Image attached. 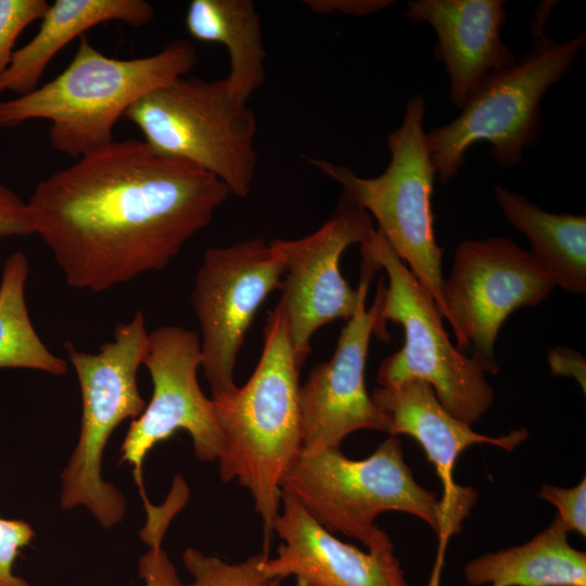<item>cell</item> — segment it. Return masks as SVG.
I'll return each mask as SVG.
<instances>
[{
  "instance_id": "6da1fadb",
  "label": "cell",
  "mask_w": 586,
  "mask_h": 586,
  "mask_svg": "<svg viewBox=\"0 0 586 586\" xmlns=\"http://www.w3.org/2000/svg\"><path fill=\"white\" fill-rule=\"evenodd\" d=\"M229 195L212 174L128 139L46 177L26 202L66 283L104 292L166 268Z\"/></svg>"
},
{
  "instance_id": "7a4b0ae2",
  "label": "cell",
  "mask_w": 586,
  "mask_h": 586,
  "mask_svg": "<svg viewBox=\"0 0 586 586\" xmlns=\"http://www.w3.org/2000/svg\"><path fill=\"white\" fill-rule=\"evenodd\" d=\"M280 487L330 533L355 538L368 551L394 548L374 523L380 513L400 511L420 518L440 539L429 586H438L447 540L462 528L437 494L415 480L402 443L393 435L360 460L344 456L340 448L301 453Z\"/></svg>"
},
{
  "instance_id": "3957f363",
  "label": "cell",
  "mask_w": 586,
  "mask_h": 586,
  "mask_svg": "<svg viewBox=\"0 0 586 586\" xmlns=\"http://www.w3.org/2000/svg\"><path fill=\"white\" fill-rule=\"evenodd\" d=\"M196 60L194 47L183 39L155 54L122 60L105 55L84 35L55 78L29 93L0 100V128L49 120L51 146L80 158L113 143L114 126L127 110L149 91L184 76Z\"/></svg>"
},
{
  "instance_id": "277c9868",
  "label": "cell",
  "mask_w": 586,
  "mask_h": 586,
  "mask_svg": "<svg viewBox=\"0 0 586 586\" xmlns=\"http://www.w3.org/2000/svg\"><path fill=\"white\" fill-rule=\"evenodd\" d=\"M301 368L277 305L268 314L263 352L250 379L225 399H212L224 434L220 477L237 480L250 492L266 538L281 508V480L302 451Z\"/></svg>"
},
{
  "instance_id": "5b68a950",
  "label": "cell",
  "mask_w": 586,
  "mask_h": 586,
  "mask_svg": "<svg viewBox=\"0 0 586 586\" xmlns=\"http://www.w3.org/2000/svg\"><path fill=\"white\" fill-rule=\"evenodd\" d=\"M64 347L78 378L81 394L80 431L76 447L61 473V506H82L104 528L123 521L127 505L123 494L102 477L105 446L114 430L127 419L138 418L146 403L137 382L149 347L145 318L138 310L118 323L113 340L97 353Z\"/></svg>"
},
{
  "instance_id": "8992f818",
  "label": "cell",
  "mask_w": 586,
  "mask_h": 586,
  "mask_svg": "<svg viewBox=\"0 0 586 586\" xmlns=\"http://www.w3.org/2000/svg\"><path fill=\"white\" fill-rule=\"evenodd\" d=\"M585 41V33L561 42L543 35L511 66L485 77L454 120L426 133L438 181L454 179L466 152L477 142L491 144L498 165L519 164L524 150L538 141L545 94L569 71Z\"/></svg>"
},
{
  "instance_id": "52a82bcc",
  "label": "cell",
  "mask_w": 586,
  "mask_h": 586,
  "mask_svg": "<svg viewBox=\"0 0 586 586\" xmlns=\"http://www.w3.org/2000/svg\"><path fill=\"white\" fill-rule=\"evenodd\" d=\"M157 154L191 163L245 198L254 180L256 118L229 90L226 78L177 77L125 113Z\"/></svg>"
},
{
  "instance_id": "ba28073f",
  "label": "cell",
  "mask_w": 586,
  "mask_h": 586,
  "mask_svg": "<svg viewBox=\"0 0 586 586\" xmlns=\"http://www.w3.org/2000/svg\"><path fill=\"white\" fill-rule=\"evenodd\" d=\"M425 101L408 99L399 127L387 136L390 163L373 178H364L345 165L310 158L328 178L343 187L344 194L378 222V231L408 264L409 270L433 298L443 318L442 259L444 249L436 243L431 208L436 177L423 129Z\"/></svg>"
},
{
  "instance_id": "9c48e42d",
  "label": "cell",
  "mask_w": 586,
  "mask_h": 586,
  "mask_svg": "<svg viewBox=\"0 0 586 586\" xmlns=\"http://www.w3.org/2000/svg\"><path fill=\"white\" fill-rule=\"evenodd\" d=\"M360 252L388 278L374 334L387 341L388 320L402 324L405 333L403 347L381 362L378 383L394 386L422 379L449 413L469 425L479 421L495 396L484 369L451 343L433 298L378 230L360 244Z\"/></svg>"
},
{
  "instance_id": "30bf717a",
  "label": "cell",
  "mask_w": 586,
  "mask_h": 586,
  "mask_svg": "<svg viewBox=\"0 0 586 586\" xmlns=\"http://www.w3.org/2000/svg\"><path fill=\"white\" fill-rule=\"evenodd\" d=\"M374 231L369 213L343 193L334 213L315 232L300 239L269 242L285 267L277 305L285 317L301 367L310 353L315 331L339 318L348 320L366 300L379 265L360 252V281L354 290L340 271V259L349 245L367 242Z\"/></svg>"
},
{
  "instance_id": "8fae6325",
  "label": "cell",
  "mask_w": 586,
  "mask_h": 586,
  "mask_svg": "<svg viewBox=\"0 0 586 586\" xmlns=\"http://www.w3.org/2000/svg\"><path fill=\"white\" fill-rule=\"evenodd\" d=\"M555 286L530 251L508 238L462 241L442 286L444 318L457 348L472 345V358L497 374L495 344L502 323L515 309L539 304Z\"/></svg>"
},
{
  "instance_id": "7c38bea8",
  "label": "cell",
  "mask_w": 586,
  "mask_h": 586,
  "mask_svg": "<svg viewBox=\"0 0 586 586\" xmlns=\"http://www.w3.org/2000/svg\"><path fill=\"white\" fill-rule=\"evenodd\" d=\"M284 273L283 263L263 238L205 250L191 304L201 330V368L213 400L225 399L238 387L234 366L245 334L264 301L281 289Z\"/></svg>"
},
{
  "instance_id": "4fadbf2b",
  "label": "cell",
  "mask_w": 586,
  "mask_h": 586,
  "mask_svg": "<svg viewBox=\"0 0 586 586\" xmlns=\"http://www.w3.org/2000/svg\"><path fill=\"white\" fill-rule=\"evenodd\" d=\"M143 365L151 377L152 396L129 425L120 446V461L131 466L145 508L151 502L142 467L155 445L184 430L192 438L195 457L212 462L222 451L224 434L214 402L204 395L198 381L201 347L196 332L180 326L157 327L149 332Z\"/></svg>"
},
{
  "instance_id": "5bb4252c",
  "label": "cell",
  "mask_w": 586,
  "mask_h": 586,
  "mask_svg": "<svg viewBox=\"0 0 586 586\" xmlns=\"http://www.w3.org/2000/svg\"><path fill=\"white\" fill-rule=\"evenodd\" d=\"M385 284L380 278L372 306L362 301L341 331L333 355L317 364L300 386L302 451L340 448L362 429L386 431L385 420L368 394L365 370Z\"/></svg>"
},
{
  "instance_id": "9a60e30c",
  "label": "cell",
  "mask_w": 586,
  "mask_h": 586,
  "mask_svg": "<svg viewBox=\"0 0 586 586\" xmlns=\"http://www.w3.org/2000/svg\"><path fill=\"white\" fill-rule=\"evenodd\" d=\"M371 398L385 420V432L393 436L409 435L421 445L442 482L441 501L461 525L475 505L477 493L470 486L458 485L454 480V468L460 455L475 444H488L511 451L528 436L525 428L500 436L473 431L471 425L443 407L433 387L422 379L378 387Z\"/></svg>"
},
{
  "instance_id": "2e32d148",
  "label": "cell",
  "mask_w": 586,
  "mask_h": 586,
  "mask_svg": "<svg viewBox=\"0 0 586 586\" xmlns=\"http://www.w3.org/2000/svg\"><path fill=\"white\" fill-rule=\"evenodd\" d=\"M272 532L281 544L262 564L269 579L293 576L295 586H409L394 548L365 552L343 543L285 494Z\"/></svg>"
},
{
  "instance_id": "e0dca14e",
  "label": "cell",
  "mask_w": 586,
  "mask_h": 586,
  "mask_svg": "<svg viewBox=\"0 0 586 586\" xmlns=\"http://www.w3.org/2000/svg\"><path fill=\"white\" fill-rule=\"evenodd\" d=\"M502 0H413L405 15L428 23L436 33L434 58L445 65L450 101L461 109L489 74L517 60L502 41L507 20Z\"/></svg>"
},
{
  "instance_id": "ac0fdd59",
  "label": "cell",
  "mask_w": 586,
  "mask_h": 586,
  "mask_svg": "<svg viewBox=\"0 0 586 586\" xmlns=\"http://www.w3.org/2000/svg\"><path fill=\"white\" fill-rule=\"evenodd\" d=\"M153 7L143 0H56L49 4L36 35L14 51L0 74V95L34 91L51 60L76 37L102 23L122 22L133 27L149 24Z\"/></svg>"
},
{
  "instance_id": "d6986e66",
  "label": "cell",
  "mask_w": 586,
  "mask_h": 586,
  "mask_svg": "<svg viewBox=\"0 0 586 586\" xmlns=\"http://www.w3.org/2000/svg\"><path fill=\"white\" fill-rule=\"evenodd\" d=\"M464 577L472 586H586V553L556 517L527 543L471 560Z\"/></svg>"
},
{
  "instance_id": "ffe728a7",
  "label": "cell",
  "mask_w": 586,
  "mask_h": 586,
  "mask_svg": "<svg viewBox=\"0 0 586 586\" xmlns=\"http://www.w3.org/2000/svg\"><path fill=\"white\" fill-rule=\"evenodd\" d=\"M504 216L531 243L530 253L556 285L574 294L586 292V216L544 211L525 196L494 188Z\"/></svg>"
},
{
  "instance_id": "44dd1931",
  "label": "cell",
  "mask_w": 586,
  "mask_h": 586,
  "mask_svg": "<svg viewBox=\"0 0 586 586\" xmlns=\"http://www.w3.org/2000/svg\"><path fill=\"white\" fill-rule=\"evenodd\" d=\"M186 27L196 40L226 47L230 69L225 78L234 98L246 104L266 77L262 23L254 3L251 0H192L186 13Z\"/></svg>"
},
{
  "instance_id": "7402d4cb",
  "label": "cell",
  "mask_w": 586,
  "mask_h": 586,
  "mask_svg": "<svg viewBox=\"0 0 586 586\" xmlns=\"http://www.w3.org/2000/svg\"><path fill=\"white\" fill-rule=\"evenodd\" d=\"M28 271V258L21 251L9 255L2 267L0 369L22 368L61 377L68 372L67 361L46 346L30 320L25 297Z\"/></svg>"
},
{
  "instance_id": "603a6c76",
  "label": "cell",
  "mask_w": 586,
  "mask_h": 586,
  "mask_svg": "<svg viewBox=\"0 0 586 586\" xmlns=\"http://www.w3.org/2000/svg\"><path fill=\"white\" fill-rule=\"evenodd\" d=\"M267 553H257L244 561L230 563L216 556L188 547L182 563L192 576L187 586H270L262 564Z\"/></svg>"
},
{
  "instance_id": "cb8c5ba5",
  "label": "cell",
  "mask_w": 586,
  "mask_h": 586,
  "mask_svg": "<svg viewBox=\"0 0 586 586\" xmlns=\"http://www.w3.org/2000/svg\"><path fill=\"white\" fill-rule=\"evenodd\" d=\"M168 525L169 521L163 518L148 519L140 532L141 539L149 545L138 564L144 586H186L162 547Z\"/></svg>"
},
{
  "instance_id": "d4e9b609",
  "label": "cell",
  "mask_w": 586,
  "mask_h": 586,
  "mask_svg": "<svg viewBox=\"0 0 586 586\" xmlns=\"http://www.w3.org/2000/svg\"><path fill=\"white\" fill-rule=\"evenodd\" d=\"M48 8L46 0H0V74L10 64L20 35Z\"/></svg>"
},
{
  "instance_id": "484cf974",
  "label": "cell",
  "mask_w": 586,
  "mask_h": 586,
  "mask_svg": "<svg viewBox=\"0 0 586 586\" xmlns=\"http://www.w3.org/2000/svg\"><path fill=\"white\" fill-rule=\"evenodd\" d=\"M537 496L558 510L557 518L566 533L576 532L586 536V479L574 487L565 488L544 484Z\"/></svg>"
},
{
  "instance_id": "4316f807",
  "label": "cell",
  "mask_w": 586,
  "mask_h": 586,
  "mask_svg": "<svg viewBox=\"0 0 586 586\" xmlns=\"http://www.w3.org/2000/svg\"><path fill=\"white\" fill-rule=\"evenodd\" d=\"M31 525L18 519L0 518V586H31L14 573L20 551L34 538Z\"/></svg>"
},
{
  "instance_id": "83f0119b",
  "label": "cell",
  "mask_w": 586,
  "mask_h": 586,
  "mask_svg": "<svg viewBox=\"0 0 586 586\" xmlns=\"http://www.w3.org/2000/svg\"><path fill=\"white\" fill-rule=\"evenodd\" d=\"M30 234L34 233L27 202L0 182V238Z\"/></svg>"
},
{
  "instance_id": "f1b7e54d",
  "label": "cell",
  "mask_w": 586,
  "mask_h": 586,
  "mask_svg": "<svg viewBox=\"0 0 586 586\" xmlns=\"http://www.w3.org/2000/svg\"><path fill=\"white\" fill-rule=\"evenodd\" d=\"M393 1L390 0H306L304 4L315 13H342L365 16L384 10Z\"/></svg>"
},
{
  "instance_id": "f546056e",
  "label": "cell",
  "mask_w": 586,
  "mask_h": 586,
  "mask_svg": "<svg viewBox=\"0 0 586 586\" xmlns=\"http://www.w3.org/2000/svg\"><path fill=\"white\" fill-rule=\"evenodd\" d=\"M548 361L553 374L570 375L585 390V358L568 347H552L548 351Z\"/></svg>"
},
{
  "instance_id": "4dcf8cb0",
  "label": "cell",
  "mask_w": 586,
  "mask_h": 586,
  "mask_svg": "<svg viewBox=\"0 0 586 586\" xmlns=\"http://www.w3.org/2000/svg\"><path fill=\"white\" fill-rule=\"evenodd\" d=\"M270 586H282L279 579H271Z\"/></svg>"
}]
</instances>
